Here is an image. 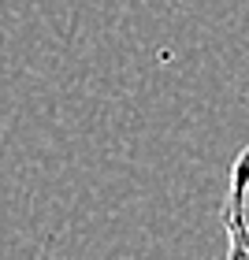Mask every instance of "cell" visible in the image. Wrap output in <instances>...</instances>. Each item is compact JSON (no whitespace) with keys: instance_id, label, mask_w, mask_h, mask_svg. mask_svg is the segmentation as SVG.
I'll use <instances>...</instances> for the list:
<instances>
[{"instance_id":"obj_1","label":"cell","mask_w":249,"mask_h":260,"mask_svg":"<svg viewBox=\"0 0 249 260\" xmlns=\"http://www.w3.org/2000/svg\"><path fill=\"white\" fill-rule=\"evenodd\" d=\"M220 223H223V238H227V256L223 260H249V145L238 149L231 160Z\"/></svg>"}]
</instances>
